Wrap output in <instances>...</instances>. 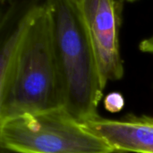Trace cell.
<instances>
[{"label":"cell","instance_id":"6da1fadb","mask_svg":"<svg viewBox=\"0 0 153 153\" xmlns=\"http://www.w3.org/2000/svg\"><path fill=\"white\" fill-rule=\"evenodd\" d=\"M44 4L51 19L62 106L81 123L98 117L105 87L78 5L67 0Z\"/></svg>","mask_w":153,"mask_h":153},{"label":"cell","instance_id":"7a4b0ae2","mask_svg":"<svg viewBox=\"0 0 153 153\" xmlns=\"http://www.w3.org/2000/svg\"><path fill=\"white\" fill-rule=\"evenodd\" d=\"M60 106L52 24L43 2L24 34L7 85L0 91V122Z\"/></svg>","mask_w":153,"mask_h":153},{"label":"cell","instance_id":"3957f363","mask_svg":"<svg viewBox=\"0 0 153 153\" xmlns=\"http://www.w3.org/2000/svg\"><path fill=\"white\" fill-rule=\"evenodd\" d=\"M0 144L14 153H116L63 106L0 122Z\"/></svg>","mask_w":153,"mask_h":153},{"label":"cell","instance_id":"277c9868","mask_svg":"<svg viewBox=\"0 0 153 153\" xmlns=\"http://www.w3.org/2000/svg\"><path fill=\"white\" fill-rule=\"evenodd\" d=\"M78 9L103 86L120 80L125 73L119 45L121 0H78Z\"/></svg>","mask_w":153,"mask_h":153},{"label":"cell","instance_id":"5b68a950","mask_svg":"<svg viewBox=\"0 0 153 153\" xmlns=\"http://www.w3.org/2000/svg\"><path fill=\"white\" fill-rule=\"evenodd\" d=\"M81 124L116 152L153 153V116L128 115L112 120L99 115Z\"/></svg>","mask_w":153,"mask_h":153},{"label":"cell","instance_id":"8992f818","mask_svg":"<svg viewBox=\"0 0 153 153\" xmlns=\"http://www.w3.org/2000/svg\"><path fill=\"white\" fill-rule=\"evenodd\" d=\"M42 3L34 1L28 4L22 10L13 25L1 24V28L6 27V33H2L0 50V91L3 90L11 77L14 68L19 50L24 34L37 14Z\"/></svg>","mask_w":153,"mask_h":153},{"label":"cell","instance_id":"52a82bcc","mask_svg":"<svg viewBox=\"0 0 153 153\" xmlns=\"http://www.w3.org/2000/svg\"><path fill=\"white\" fill-rule=\"evenodd\" d=\"M104 107L110 113H118L125 106V98L118 92H112L107 95L104 98Z\"/></svg>","mask_w":153,"mask_h":153},{"label":"cell","instance_id":"ba28073f","mask_svg":"<svg viewBox=\"0 0 153 153\" xmlns=\"http://www.w3.org/2000/svg\"><path fill=\"white\" fill-rule=\"evenodd\" d=\"M139 50L143 53L153 54V34L143 39L139 44Z\"/></svg>","mask_w":153,"mask_h":153},{"label":"cell","instance_id":"9c48e42d","mask_svg":"<svg viewBox=\"0 0 153 153\" xmlns=\"http://www.w3.org/2000/svg\"><path fill=\"white\" fill-rule=\"evenodd\" d=\"M67 1L70 2L74 5H78V0H67Z\"/></svg>","mask_w":153,"mask_h":153},{"label":"cell","instance_id":"30bf717a","mask_svg":"<svg viewBox=\"0 0 153 153\" xmlns=\"http://www.w3.org/2000/svg\"><path fill=\"white\" fill-rule=\"evenodd\" d=\"M126 1H127V2H134L136 0H126Z\"/></svg>","mask_w":153,"mask_h":153},{"label":"cell","instance_id":"8fae6325","mask_svg":"<svg viewBox=\"0 0 153 153\" xmlns=\"http://www.w3.org/2000/svg\"><path fill=\"white\" fill-rule=\"evenodd\" d=\"M4 1H5V0H1V3H2V4H4Z\"/></svg>","mask_w":153,"mask_h":153}]
</instances>
